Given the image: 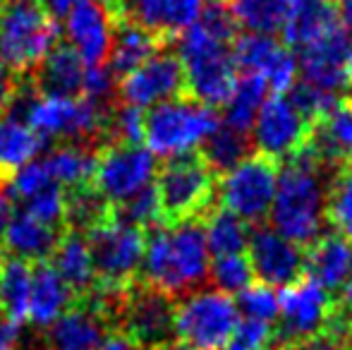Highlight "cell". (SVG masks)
Masks as SVG:
<instances>
[{"label":"cell","instance_id":"2e32d148","mask_svg":"<svg viewBox=\"0 0 352 350\" xmlns=\"http://www.w3.org/2000/svg\"><path fill=\"white\" fill-rule=\"evenodd\" d=\"M67 46L87 67L106 65L113 48V14L101 0H74L67 12Z\"/></svg>","mask_w":352,"mask_h":350},{"label":"cell","instance_id":"681fc988","mask_svg":"<svg viewBox=\"0 0 352 350\" xmlns=\"http://www.w3.org/2000/svg\"><path fill=\"white\" fill-rule=\"evenodd\" d=\"M156 350H197V348H192L190 343L180 341V338H173V341L163 343V346H158Z\"/></svg>","mask_w":352,"mask_h":350},{"label":"cell","instance_id":"d4e9b609","mask_svg":"<svg viewBox=\"0 0 352 350\" xmlns=\"http://www.w3.org/2000/svg\"><path fill=\"white\" fill-rule=\"evenodd\" d=\"M72 290L63 283L48 262L32 266V295H29V322L38 329H48L74 303Z\"/></svg>","mask_w":352,"mask_h":350},{"label":"cell","instance_id":"f1b7e54d","mask_svg":"<svg viewBox=\"0 0 352 350\" xmlns=\"http://www.w3.org/2000/svg\"><path fill=\"white\" fill-rule=\"evenodd\" d=\"M32 266L0 250V300L3 312L12 322L24 324L29 319V295H32Z\"/></svg>","mask_w":352,"mask_h":350},{"label":"cell","instance_id":"e0dca14e","mask_svg":"<svg viewBox=\"0 0 352 350\" xmlns=\"http://www.w3.org/2000/svg\"><path fill=\"white\" fill-rule=\"evenodd\" d=\"M206 0H122L113 19H127L173 41L199 19Z\"/></svg>","mask_w":352,"mask_h":350},{"label":"cell","instance_id":"cb8c5ba5","mask_svg":"<svg viewBox=\"0 0 352 350\" xmlns=\"http://www.w3.org/2000/svg\"><path fill=\"white\" fill-rule=\"evenodd\" d=\"M48 264L56 269V274L63 278V283L72 290L74 298H84L89 290L96 285V274H94L91 250L84 233L65 228L53 250Z\"/></svg>","mask_w":352,"mask_h":350},{"label":"cell","instance_id":"9f6ffc18","mask_svg":"<svg viewBox=\"0 0 352 350\" xmlns=\"http://www.w3.org/2000/svg\"><path fill=\"white\" fill-rule=\"evenodd\" d=\"M0 350H10V348H3V346H0Z\"/></svg>","mask_w":352,"mask_h":350},{"label":"cell","instance_id":"d6986e66","mask_svg":"<svg viewBox=\"0 0 352 350\" xmlns=\"http://www.w3.org/2000/svg\"><path fill=\"white\" fill-rule=\"evenodd\" d=\"M307 144L331 173L352 164V96L340 98L333 111L311 127Z\"/></svg>","mask_w":352,"mask_h":350},{"label":"cell","instance_id":"836d02e7","mask_svg":"<svg viewBox=\"0 0 352 350\" xmlns=\"http://www.w3.org/2000/svg\"><path fill=\"white\" fill-rule=\"evenodd\" d=\"M228 8L240 27L250 29V34L264 36L283 32L290 12L287 0H228Z\"/></svg>","mask_w":352,"mask_h":350},{"label":"cell","instance_id":"d590c367","mask_svg":"<svg viewBox=\"0 0 352 350\" xmlns=\"http://www.w3.org/2000/svg\"><path fill=\"white\" fill-rule=\"evenodd\" d=\"M326 223L343 238H352V164L333 173L326 195Z\"/></svg>","mask_w":352,"mask_h":350},{"label":"cell","instance_id":"9a60e30c","mask_svg":"<svg viewBox=\"0 0 352 350\" xmlns=\"http://www.w3.org/2000/svg\"><path fill=\"white\" fill-rule=\"evenodd\" d=\"M250 264L264 285H292L305 278V250L283 238L276 228H256L250 233Z\"/></svg>","mask_w":352,"mask_h":350},{"label":"cell","instance_id":"8fae6325","mask_svg":"<svg viewBox=\"0 0 352 350\" xmlns=\"http://www.w3.org/2000/svg\"><path fill=\"white\" fill-rule=\"evenodd\" d=\"M156 171V159L144 146L106 144L96 154L94 187L111 204H118L135 197L144 187L153 185Z\"/></svg>","mask_w":352,"mask_h":350},{"label":"cell","instance_id":"6f0895ef","mask_svg":"<svg viewBox=\"0 0 352 350\" xmlns=\"http://www.w3.org/2000/svg\"><path fill=\"white\" fill-rule=\"evenodd\" d=\"M350 269H352V259H350Z\"/></svg>","mask_w":352,"mask_h":350},{"label":"cell","instance_id":"7402d4cb","mask_svg":"<svg viewBox=\"0 0 352 350\" xmlns=\"http://www.w3.org/2000/svg\"><path fill=\"white\" fill-rule=\"evenodd\" d=\"M168 46L166 39L156 36L148 29L140 27L127 19H113V48H111V72L120 82L132 70H137L146 61L163 51Z\"/></svg>","mask_w":352,"mask_h":350},{"label":"cell","instance_id":"30bf717a","mask_svg":"<svg viewBox=\"0 0 352 350\" xmlns=\"http://www.w3.org/2000/svg\"><path fill=\"white\" fill-rule=\"evenodd\" d=\"M177 300L140 278L125 293L118 329L142 350H156L175 338Z\"/></svg>","mask_w":352,"mask_h":350},{"label":"cell","instance_id":"8d00e7d4","mask_svg":"<svg viewBox=\"0 0 352 350\" xmlns=\"http://www.w3.org/2000/svg\"><path fill=\"white\" fill-rule=\"evenodd\" d=\"M111 216L116 221H120V223L135 226V228H142V230H148V228H153V226L163 223L156 187L148 185V187H144L142 192H137L135 197H130V199L113 204Z\"/></svg>","mask_w":352,"mask_h":350},{"label":"cell","instance_id":"f546056e","mask_svg":"<svg viewBox=\"0 0 352 350\" xmlns=\"http://www.w3.org/2000/svg\"><path fill=\"white\" fill-rule=\"evenodd\" d=\"M266 91H269V85L264 77L242 72L226 103V113H223L221 122L237 132H250L256 113L261 111L266 101Z\"/></svg>","mask_w":352,"mask_h":350},{"label":"cell","instance_id":"9c48e42d","mask_svg":"<svg viewBox=\"0 0 352 350\" xmlns=\"http://www.w3.org/2000/svg\"><path fill=\"white\" fill-rule=\"evenodd\" d=\"M87 240L96 283L125 290L140 281L146 230L120 223L111 216V221L87 233Z\"/></svg>","mask_w":352,"mask_h":350},{"label":"cell","instance_id":"816d5d0a","mask_svg":"<svg viewBox=\"0 0 352 350\" xmlns=\"http://www.w3.org/2000/svg\"><path fill=\"white\" fill-rule=\"evenodd\" d=\"M302 3H307V0H287V5H290V8H295V5H302Z\"/></svg>","mask_w":352,"mask_h":350},{"label":"cell","instance_id":"603a6c76","mask_svg":"<svg viewBox=\"0 0 352 350\" xmlns=\"http://www.w3.org/2000/svg\"><path fill=\"white\" fill-rule=\"evenodd\" d=\"M352 248L348 238L338 233H321L309 248H305V276L324 290H338L350 274Z\"/></svg>","mask_w":352,"mask_h":350},{"label":"cell","instance_id":"83f0119b","mask_svg":"<svg viewBox=\"0 0 352 350\" xmlns=\"http://www.w3.org/2000/svg\"><path fill=\"white\" fill-rule=\"evenodd\" d=\"M96 149L82 144H60L43 159L53 182L63 190H77V187L94 185V171H96Z\"/></svg>","mask_w":352,"mask_h":350},{"label":"cell","instance_id":"b9f144b4","mask_svg":"<svg viewBox=\"0 0 352 350\" xmlns=\"http://www.w3.org/2000/svg\"><path fill=\"white\" fill-rule=\"evenodd\" d=\"M274 343V329L266 322L256 319H242L237 322L226 350H264Z\"/></svg>","mask_w":352,"mask_h":350},{"label":"cell","instance_id":"4dcf8cb0","mask_svg":"<svg viewBox=\"0 0 352 350\" xmlns=\"http://www.w3.org/2000/svg\"><path fill=\"white\" fill-rule=\"evenodd\" d=\"M113 204L94 185L65 192V228L77 233H91L94 228L111 221Z\"/></svg>","mask_w":352,"mask_h":350},{"label":"cell","instance_id":"ab89813d","mask_svg":"<svg viewBox=\"0 0 352 350\" xmlns=\"http://www.w3.org/2000/svg\"><path fill=\"white\" fill-rule=\"evenodd\" d=\"M144 142V111L127 103H116L108 122L106 144L142 146Z\"/></svg>","mask_w":352,"mask_h":350},{"label":"cell","instance_id":"484cf974","mask_svg":"<svg viewBox=\"0 0 352 350\" xmlns=\"http://www.w3.org/2000/svg\"><path fill=\"white\" fill-rule=\"evenodd\" d=\"M338 24L336 0H307L302 5H295L287 12V22L283 27L285 46L302 51Z\"/></svg>","mask_w":352,"mask_h":350},{"label":"cell","instance_id":"d6a6232c","mask_svg":"<svg viewBox=\"0 0 352 350\" xmlns=\"http://www.w3.org/2000/svg\"><path fill=\"white\" fill-rule=\"evenodd\" d=\"M199 154L209 164L213 173L221 177L230 168H235L240 161H245L250 154H254V142L247 137V132H237L221 122L218 130L204 142Z\"/></svg>","mask_w":352,"mask_h":350},{"label":"cell","instance_id":"ba28073f","mask_svg":"<svg viewBox=\"0 0 352 350\" xmlns=\"http://www.w3.org/2000/svg\"><path fill=\"white\" fill-rule=\"evenodd\" d=\"M280 164L269 156L250 154L245 161L218 177V199L223 209L245 223H259L271 214Z\"/></svg>","mask_w":352,"mask_h":350},{"label":"cell","instance_id":"7bdbcfd3","mask_svg":"<svg viewBox=\"0 0 352 350\" xmlns=\"http://www.w3.org/2000/svg\"><path fill=\"white\" fill-rule=\"evenodd\" d=\"M283 350H345L340 338L336 333H331L329 329L324 331L314 333L309 338H302V341H295V343H287V346H280Z\"/></svg>","mask_w":352,"mask_h":350},{"label":"cell","instance_id":"5bb4252c","mask_svg":"<svg viewBox=\"0 0 352 350\" xmlns=\"http://www.w3.org/2000/svg\"><path fill=\"white\" fill-rule=\"evenodd\" d=\"M177 96H187V77L175 53H158L118 82V98L135 108H153Z\"/></svg>","mask_w":352,"mask_h":350},{"label":"cell","instance_id":"f907efd6","mask_svg":"<svg viewBox=\"0 0 352 350\" xmlns=\"http://www.w3.org/2000/svg\"><path fill=\"white\" fill-rule=\"evenodd\" d=\"M101 3L108 8V12H111V14H116V12H118V8H120V3H122V0H101Z\"/></svg>","mask_w":352,"mask_h":350},{"label":"cell","instance_id":"52a82bcc","mask_svg":"<svg viewBox=\"0 0 352 350\" xmlns=\"http://www.w3.org/2000/svg\"><path fill=\"white\" fill-rule=\"evenodd\" d=\"M240 322L235 300L218 288H201L175 305V336L197 350H226Z\"/></svg>","mask_w":352,"mask_h":350},{"label":"cell","instance_id":"4316f807","mask_svg":"<svg viewBox=\"0 0 352 350\" xmlns=\"http://www.w3.org/2000/svg\"><path fill=\"white\" fill-rule=\"evenodd\" d=\"M41 146L43 140L27 122L0 113V185H5L22 166L34 161Z\"/></svg>","mask_w":352,"mask_h":350},{"label":"cell","instance_id":"bcb514c9","mask_svg":"<svg viewBox=\"0 0 352 350\" xmlns=\"http://www.w3.org/2000/svg\"><path fill=\"white\" fill-rule=\"evenodd\" d=\"M96 350H142V348L137 346L135 341H130L122 331H111L106 336V341H103Z\"/></svg>","mask_w":352,"mask_h":350},{"label":"cell","instance_id":"8992f818","mask_svg":"<svg viewBox=\"0 0 352 350\" xmlns=\"http://www.w3.org/2000/svg\"><path fill=\"white\" fill-rule=\"evenodd\" d=\"M58 22L38 0H8L0 14V61L29 77L58 46Z\"/></svg>","mask_w":352,"mask_h":350},{"label":"cell","instance_id":"277c9868","mask_svg":"<svg viewBox=\"0 0 352 350\" xmlns=\"http://www.w3.org/2000/svg\"><path fill=\"white\" fill-rule=\"evenodd\" d=\"M177 58L185 67L187 96L206 106H226L237 82L232 46L213 39L195 22L177 36Z\"/></svg>","mask_w":352,"mask_h":350},{"label":"cell","instance_id":"1f68e13d","mask_svg":"<svg viewBox=\"0 0 352 350\" xmlns=\"http://www.w3.org/2000/svg\"><path fill=\"white\" fill-rule=\"evenodd\" d=\"M206 228V245L209 254L213 257H228V254H245L250 245V228L242 219L226 209L213 206L209 214L204 216Z\"/></svg>","mask_w":352,"mask_h":350},{"label":"cell","instance_id":"60d3db41","mask_svg":"<svg viewBox=\"0 0 352 350\" xmlns=\"http://www.w3.org/2000/svg\"><path fill=\"white\" fill-rule=\"evenodd\" d=\"M240 309L245 312V319H256V322L271 324L278 317V295L271 285L264 283H252L250 288H245L240 293Z\"/></svg>","mask_w":352,"mask_h":350},{"label":"cell","instance_id":"7dc6e473","mask_svg":"<svg viewBox=\"0 0 352 350\" xmlns=\"http://www.w3.org/2000/svg\"><path fill=\"white\" fill-rule=\"evenodd\" d=\"M38 5H41V8L58 22V19L67 17V12L72 10L74 0H38Z\"/></svg>","mask_w":352,"mask_h":350},{"label":"cell","instance_id":"5b68a950","mask_svg":"<svg viewBox=\"0 0 352 350\" xmlns=\"http://www.w3.org/2000/svg\"><path fill=\"white\" fill-rule=\"evenodd\" d=\"M166 226L204 219L216 206L218 175L209 168L199 151L168 159L153 182Z\"/></svg>","mask_w":352,"mask_h":350},{"label":"cell","instance_id":"ffe728a7","mask_svg":"<svg viewBox=\"0 0 352 350\" xmlns=\"http://www.w3.org/2000/svg\"><path fill=\"white\" fill-rule=\"evenodd\" d=\"M63 230L65 228H53L22 211H14L3 233V240H0V250L10 257H17L29 264L48 262Z\"/></svg>","mask_w":352,"mask_h":350},{"label":"cell","instance_id":"74e56055","mask_svg":"<svg viewBox=\"0 0 352 350\" xmlns=\"http://www.w3.org/2000/svg\"><path fill=\"white\" fill-rule=\"evenodd\" d=\"M209 278L218 290L232 295L242 293L254 283V271L247 254H228V257H213L209 264Z\"/></svg>","mask_w":352,"mask_h":350},{"label":"cell","instance_id":"ee69618b","mask_svg":"<svg viewBox=\"0 0 352 350\" xmlns=\"http://www.w3.org/2000/svg\"><path fill=\"white\" fill-rule=\"evenodd\" d=\"M22 80L24 77H19L17 72H12L3 61H0V113L10 111L19 87H22Z\"/></svg>","mask_w":352,"mask_h":350},{"label":"cell","instance_id":"f5cc1de1","mask_svg":"<svg viewBox=\"0 0 352 350\" xmlns=\"http://www.w3.org/2000/svg\"><path fill=\"white\" fill-rule=\"evenodd\" d=\"M264 350H283L280 346H276V343H271V346L269 348H264Z\"/></svg>","mask_w":352,"mask_h":350},{"label":"cell","instance_id":"ac0fdd59","mask_svg":"<svg viewBox=\"0 0 352 350\" xmlns=\"http://www.w3.org/2000/svg\"><path fill=\"white\" fill-rule=\"evenodd\" d=\"M111 331V324L96 309L84 300H74L43 331V343L48 350H96Z\"/></svg>","mask_w":352,"mask_h":350},{"label":"cell","instance_id":"44dd1931","mask_svg":"<svg viewBox=\"0 0 352 350\" xmlns=\"http://www.w3.org/2000/svg\"><path fill=\"white\" fill-rule=\"evenodd\" d=\"M84 77L87 67L82 58L67 43H58L46 56V61L29 75V80L41 96L77 98L84 94Z\"/></svg>","mask_w":352,"mask_h":350},{"label":"cell","instance_id":"6da1fadb","mask_svg":"<svg viewBox=\"0 0 352 350\" xmlns=\"http://www.w3.org/2000/svg\"><path fill=\"white\" fill-rule=\"evenodd\" d=\"M333 173L305 144L295 156L283 161L278 173L271 221L283 238L300 248H309L326 223V195Z\"/></svg>","mask_w":352,"mask_h":350},{"label":"cell","instance_id":"7c38bea8","mask_svg":"<svg viewBox=\"0 0 352 350\" xmlns=\"http://www.w3.org/2000/svg\"><path fill=\"white\" fill-rule=\"evenodd\" d=\"M278 327L274 331L276 346L302 341L324 331L333 309V293L324 290L311 278H300L297 283L285 285L278 295Z\"/></svg>","mask_w":352,"mask_h":350},{"label":"cell","instance_id":"db71d44e","mask_svg":"<svg viewBox=\"0 0 352 350\" xmlns=\"http://www.w3.org/2000/svg\"><path fill=\"white\" fill-rule=\"evenodd\" d=\"M5 3H8V0H0V14H3V8H5Z\"/></svg>","mask_w":352,"mask_h":350},{"label":"cell","instance_id":"4fadbf2b","mask_svg":"<svg viewBox=\"0 0 352 350\" xmlns=\"http://www.w3.org/2000/svg\"><path fill=\"white\" fill-rule=\"evenodd\" d=\"M309 135L311 125L287 101V96L274 94L261 106L254 125V140L252 142H254L259 154L283 164V161L295 156L309 142Z\"/></svg>","mask_w":352,"mask_h":350},{"label":"cell","instance_id":"c3c4849f","mask_svg":"<svg viewBox=\"0 0 352 350\" xmlns=\"http://www.w3.org/2000/svg\"><path fill=\"white\" fill-rule=\"evenodd\" d=\"M336 10H338L340 27L352 39V0H336Z\"/></svg>","mask_w":352,"mask_h":350},{"label":"cell","instance_id":"680465c9","mask_svg":"<svg viewBox=\"0 0 352 350\" xmlns=\"http://www.w3.org/2000/svg\"><path fill=\"white\" fill-rule=\"evenodd\" d=\"M5 185H8V182H5ZM0 187H3V185H0Z\"/></svg>","mask_w":352,"mask_h":350},{"label":"cell","instance_id":"f6af8a7d","mask_svg":"<svg viewBox=\"0 0 352 350\" xmlns=\"http://www.w3.org/2000/svg\"><path fill=\"white\" fill-rule=\"evenodd\" d=\"M19 329H22V324L12 322L8 314L0 312V346H3V348L12 346V343L19 338Z\"/></svg>","mask_w":352,"mask_h":350},{"label":"cell","instance_id":"11a10c76","mask_svg":"<svg viewBox=\"0 0 352 350\" xmlns=\"http://www.w3.org/2000/svg\"><path fill=\"white\" fill-rule=\"evenodd\" d=\"M0 312H3V300H0Z\"/></svg>","mask_w":352,"mask_h":350},{"label":"cell","instance_id":"7a4b0ae2","mask_svg":"<svg viewBox=\"0 0 352 350\" xmlns=\"http://www.w3.org/2000/svg\"><path fill=\"white\" fill-rule=\"evenodd\" d=\"M140 278L175 300L199 290L209 278L204 219L148 228Z\"/></svg>","mask_w":352,"mask_h":350},{"label":"cell","instance_id":"f35d334b","mask_svg":"<svg viewBox=\"0 0 352 350\" xmlns=\"http://www.w3.org/2000/svg\"><path fill=\"white\" fill-rule=\"evenodd\" d=\"M14 211H22V214L32 216L46 226H53V228H65V190L58 182H53L38 195L29 197L27 201L14 206Z\"/></svg>","mask_w":352,"mask_h":350},{"label":"cell","instance_id":"e575fe53","mask_svg":"<svg viewBox=\"0 0 352 350\" xmlns=\"http://www.w3.org/2000/svg\"><path fill=\"white\" fill-rule=\"evenodd\" d=\"M283 48L280 41L264 34H240L232 43V61H235L237 72H250V75L264 77L274 58Z\"/></svg>","mask_w":352,"mask_h":350},{"label":"cell","instance_id":"3957f363","mask_svg":"<svg viewBox=\"0 0 352 350\" xmlns=\"http://www.w3.org/2000/svg\"><path fill=\"white\" fill-rule=\"evenodd\" d=\"M221 118L211 106L192 96L163 101L144 113V142L161 159L192 154L218 130Z\"/></svg>","mask_w":352,"mask_h":350}]
</instances>
